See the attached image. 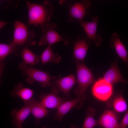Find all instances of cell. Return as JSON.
<instances>
[{"mask_svg":"<svg viewBox=\"0 0 128 128\" xmlns=\"http://www.w3.org/2000/svg\"><path fill=\"white\" fill-rule=\"evenodd\" d=\"M31 113L29 108L25 106L18 110L16 108L13 109L10 115L12 118V123L16 128H21L22 124Z\"/></svg>","mask_w":128,"mask_h":128,"instance_id":"4fadbf2b","label":"cell"},{"mask_svg":"<svg viewBox=\"0 0 128 128\" xmlns=\"http://www.w3.org/2000/svg\"><path fill=\"white\" fill-rule=\"evenodd\" d=\"M14 26L13 39L10 43L19 48L36 45V35L33 31L29 29L23 23L17 20H15Z\"/></svg>","mask_w":128,"mask_h":128,"instance_id":"7a4b0ae2","label":"cell"},{"mask_svg":"<svg viewBox=\"0 0 128 128\" xmlns=\"http://www.w3.org/2000/svg\"><path fill=\"white\" fill-rule=\"evenodd\" d=\"M76 81L78 86L75 93L81 103L85 98V92L87 88L94 82L93 75L90 70L83 63H81L76 60Z\"/></svg>","mask_w":128,"mask_h":128,"instance_id":"3957f363","label":"cell"},{"mask_svg":"<svg viewBox=\"0 0 128 128\" xmlns=\"http://www.w3.org/2000/svg\"></svg>","mask_w":128,"mask_h":128,"instance_id":"f546056e","label":"cell"},{"mask_svg":"<svg viewBox=\"0 0 128 128\" xmlns=\"http://www.w3.org/2000/svg\"><path fill=\"white\" fill-rule=\"evenodd\" d=\"M120 128H127L128 126V110L126 111L120 123Z\"/></svg>","mask_w":128,"mask_h":128,"instance_id":"d4e9b609","label":"cell"},{"mask_svg":"<svg viewBox=\"0 0 128 128\" xmlns=\"http://www.w3.org/2000/svg\"><path fill=\"white\" fill-rule=\"evenodd\" d=\"M93 95L97 99L103 101L108 100L113 92V85L105 79L100 78L95 82L91 89Z\"/></svg>","mask_w":128,"mask_h":128,"instance_id":"ba28073f","label":"cell"},{"mask_svg":"<svg viewBox=\"0 0 128 128\" xmlns=\"http://www.w3.org/2000/svg\"><path fill=\"white\" fill-rule=\"evenodd\" d=\"M71 128H77V127L74 125H71Z\"/></svg>","mask_w":128,"mask_h":128,"instance_id":"4316f807","label":"cell"},{"mask_svg":"<svg viewBox=\"0 0 128 128\" xmlns=\"http://www.w3.org/2000/svg\"><path fill=\"white\" fill-rule=\"evenodd\" d=\"M119 117L114 111L106 110L97 120L98 125L103 128H120Z\"/></svg>","mask_w":128,"mask_h":128,"instance_id":"30bf717a","label":"cell"},{"mask_svg":"<svg viewBox=\"0 0 128 128\" xmlns=\"http://www.w3.org/2000/svg\"><path fill=\"white\" fill-rule=\"evenodd\" d=\"M82 35H78L73 44V54L76 60L83 62L84 60L88 49L87 40L88 38H85Z\"/></svg>","mask_w":128,"mask_h":128,"instance_id":"8fae6325","label":"cell"},{"mask_svg":"<svg viewBox=\"0 0 128 128\" xmlns=\"http://www.w3.org/2000/svg\"><path fill=\"white\" fill-rule=\"evenodd\" d=\"M20 1V0H1L0 2L4 4L6 9H8L11 8L16 9Z\"/></svg>","mask_w":128,"mask_h":128,"instance_id":"cb8c5ba5","label":"cell"},{"mask_svg":"<svg viewBox=\"0 0 128 128\" xmlns=\"http://www.w3.org/2000/svg\"><path fill=\"white\" fill-rule=\"evenodd\" d=\"M24 102V105L29 108L37 123L40 119L46 117L48 114V111L40 104V101L33 98Z\"/></svg>","mask_w":128,"mask_h":128,"instance_id":"7c38bea8","label":"cell"},{"mask_svg":"<svg viewBox=\"0 0 128 128\" xmlns=\"http://www.w3.org/2000/svg\"><path fill=\"white\" fill-rule=\"evenodd\" d=\"M51 46L48 45L40 56L42 65L50 62L57 64L60 61V57L58 54L53 52Z\"/></svg>","mask_w":128,"mask_h":128,"instance_id":"44dd1931","label":"cell"},{"mask_svg":"<svg viewBox=\"0 0 128 128\" xmlns=\"http://www.w3.org/2000/svg\"><path fill=\"white\" fill-rule=\"evenodd\" d=\"M42 128H47L43 126H42Z\"/></svg>","mask_w":128,"mask_h":128,"instance_id":"83f0119b","label":"cell"},{"mask_svg":"<svg viewBox=\"0 0 128 128\" xmlns=\"http://www.w3.org/2000/svg\"><path fill=\"white\" fill-rule=\"evenodd\" d=\"M18 69L24 76H27L33 81L40 83L43 87L50 86L52 79L49 72H46L32 67L23 61L19 64Z\"/></svg>","mask_w":128,"mask_h":128,"instance_id":"5b68a950","label":"cell"},{"mask_svg":"<svg viewBox=\"0 0 128 128\" xmlns=\"http://www.w3.org/2000/svg\"><path fill=\"white\" fill-rule=\"evenodd\" d=\"M40 102L46 108L57 109L64 101V99L53 93L42 95Z\"/></svg>","mask_w":128,"mask_h":128,"instance_id":"ac0fdd59","label":"cell"},{"mask_svg":"<svg viewBox=\"0 0 128 128\" xmlns=\"http://www.w3.org/2000/svg\"><path fill=\"white\" fill-rule=\"evenodd\" d=\"M19 48L9 43L5 44L1 43L0 44V77L1 76L5 67L4 60L9 54L14 53L16 55L19 54L20 51Z\"/></svg>","mask_w":128,"mask_h":128,"instance_id":"e0dca14e","label":"cell"},{"mask_svg":"<svg viewBox=\"0 0 128 128\" xmlns=\"http://www.w3.org/2000/svg\"><path fill=\"white\" fill-rule=\"evenodd\" d=\"M57 27L56 24L55 23H50L42 32L38 42L39 46H44L48 44L52 45L59 41H62L65 45L69 43L66 35L64 37L59 34L55 29Z\"/></svg>","mask_w":128,"mask_h":128,"instance_id":"8992f818","label":"cell"},{"mask_svg":"<svg viewBox=\"0 0 128 128\" xmlns=\"http://www.w3.org/2000/svg\"><path fill=\"white\" fill-rule=\"evenodd\" d=\"M103 78L113 86L119 82L124 83L127 82L122 75L115 62L105 73Z\"/></svg>","mask_w":128,"mask_h":128,"instance_id":"2e32d148","label":"cell"},{"mask_svg":"<svg viewBox=\"0 0 128 128\" xmlns=\"http://www.w3.org/2000/svg\"><path fill=\"white\" fill-rule=\"evenodd\" d=\"M82 105L77 98L64 102L57 109V112L52 119L55 120L61 121L62 120L63 117L72 108L75 106L76 108H79L81 107Z\"/></svg>","mask_w":128,"mask_h":128,"instance_id":"5bb4252c","label":"cell"},{"mask_svg":"<svg viewBox=\"0 0 128 128\" xmlns=\"http://www.w3.org/2000/svg\"><path fill=\"white\" fill-rule=\"evenodd\" d=\"M28 46L23 47L20 50V54L23 60V61L30 67H32L38 63L41 60L39 56L34 54L28 48Z\"/></svg>","mask_w":128,"mask_h":128,"instance_id":"ffe728a7","label":"cell"},{"mask_svg":"<svg viewBox=\"0 0 128 128\" xmlns=\"http://www.w3.org/2000/svg\"><path fill=\"white\" fill-rule=\"evenodd\" d=\"M101 128V127H99V128Z\"/></svg>","mask_w":128,"mask_h":128,"instance_id":"f1b7e54d","label":"cell"},{"mask_svg":"<svg viewBox=\"0 0 128 128\" xmlns=\"http://www.w3.org/2000/svg\"><path fill=\"white\" fill-rule=\"evenodd\" d=\"M99 20V17L95 16L92 18L90 21L83 20L78 22L84 29L87 37L93 41L95 45L97 46L101 45L102 41L101 36L96 33L97 23Z\"/></svg>","mask_w":128,"mask_h":128,"instance_id":"9c48e42d","label":"cell"},{"mask_svg":"<svg viewBox=\"0 0 128 128\" xmlns=\"http://www.w3.org/2000/svg\"><path fill=\"white\" fill-rule=\"evenodd\" d=\"M7 23V22L3 21H0V29H1Z\"/></svg>","mask_w":128,"mask_h":128,"instance_id":"484cf974","label":"cell"},{"mask_svg":"<svg viewBox=\"0 0 128 128\" xmlns=\"http://www.w3.org/2000/svg\"><path fill=\"white\" fill-rule=\"evenodd\" d=\"M112 105L114 111L117 113H121L127 110V104L121 94H118L114 98Z\"/></svg>","mask_w":128,"mask_h":128,"instance_id":"7402d4cb","label":"cell"},{"mask_svg":"<svg viewBox=\"0 0 128 128\" xmlns=\"http://www.w3.org/2000/svg\"><path fill=\"white\" fill-rule=\"evenodd\" d=\"M95 111L93 108L89 107L87 108L85 118L82 128H93L98 125L97 120L94 118Z\"/></svg>","mask_w":128,"mask_h":128,"instance_id":"603a6c76","label":"cell"},{"mask_svg":"<svg viewBox=\"0 0 128 128\" xmlns=\"http://www.w3.org/2000/svg\"><path fill=\"white\" fill-rule=\"evenodd\" d=\"M28 9V24L38 26L42 32L50 23L54 7L49 1H45L41 4L31 3L24 0Z\"/></svg>","mask_w":128,"mask_h":128,"instance_id":"6da1fadb","label":"cell"},{"mask_svg":"<svg viewBox=\"0 0 128 128\" xmlns=\"http://www.w3.org/2000/svg\"><path fill=\"white\" fill-rule=\"evenodd\" d=\"M110 47L114 48L117 55L124 62L128 67V51L121 41L119 35L114 33L110 39Z\"/></svg>","mask_w":128,"mask_h":128,"instance_id":"9a60e30c","label":"cell"},{"mask_svg":"<svg viewBox=\"0 0 128 128\" xmlns=\"http://www.w3.org/2000/svg\"><path fill=\"white\" fill-rule=\"evenodd\" d=\"M34 93L33 90L24 87L23 83L20 82L14 87L10 95L14 98L19 97L25 101L32 98Z\"/></svg>","mask_w":128,"mask_h":128,"instance_id":"d6986e66","label":"cell"},{"mask_svg":"<svg viewBox=\"0 0 128 128\" xmlns=\"http://www.w3.org/2000/svg\"><path fill=\"white\" fill-rule=\"evenodd\" d=\"M68 11L67 20L71 22L77 21L78 22L83 21L85 15L89 13L88 9L91 6L90 0L77 1L73 3L68 2L67 4Z\"/></svg>","mask_w":128,"mask_h":128,"instance_id":"277c9868","label":"cell"},{"mask_svg":"<svg viewBox=\"0 0 128 128\" xmlns=\"http://www.w3.org/2000/svg\"><path fill=\"white\" fill-rule=\"evenodd\" d=\"M74 75H71L59 79L52 77L50 86L53 93L56 94L61 91L69 96V91L76 82Z\"/></svg>","mask_w":128,"mask_h":128,"instance_id":"52a82bcc","label":"cell"}]
</instances>
